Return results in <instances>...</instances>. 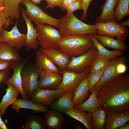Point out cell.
I'll return each mask as SVG.
<instances>
[{
	"mask_svg": "<svg viewBox=\"0 0 129 129\" xmlns=\"http://www.w3.org/2000/svg\"><path fill=\"white\" fill-rule=\"evenodd\" d=\"M3 27L0 29V36L1 34L2 29Z\"/></svg>",
	"mask_w": 129,
	"mask_h": 129,
	"instance_id": "f907efd6",
	"label": "cell"
},
{
	"mask_svg": "<svg viewBox=\"0 0 129 129\" xmlns=\"http://www.w3.org/2000/svg\"><path fill=\"white\" fill-rule=\"evenodd\" d=\"M29 59L26 58L21 62L14 61L11 67L13 70L12 76L7 80L5 84H10L14 86L19 91L22 99H29V97L25 92L22 88L21 72L23 66L28 61Z\"/></svg>",
	"mask_w": 129,
	"mask_h": 129,
	"instance_id": "7c38bea8",
	"label": "cell"
},
{
	"mask_svg": "<svg viewBox=\"0 0 129 129\" xmlns=\"http://www.w3.org/2000/svg\"><path fill=\"white\" fill-rule=\"evenodd\" d=\"M98 90L91 89L89 91L91 94L88 99L82 103L75 106L74 108L84 112L92 113L99 107V103L97 97Z\"/></svg>",
	"mask_w": 129,
	"mask_h": 129,
	"instance_id": "f1b7e54d",
	"label": "cell"
},
{
	"mask_svg": "<svg viewBox=\"0 0 129 129\" xmlns=\"http://www.w3.org/2000/svg\"><path fill=\"white\" fill-rule=\"evenodd\" d=\"M17 21L10 31L2 27L0 36V42L5 43L18 51L24 45L26 34L19 32L17 26Z\"/></svg>",
	"mask_w": 129,
	"mask_h": 129,
	"instance_id": "30bf717a",
	"label": "cell"
},
{
	"mask_svg": "<svg viewBox=\"0 0 129 129\" xmlns=\"http://www.w3.org/2000/svg\"><path fill=\"white\" fill-rule=\"evenodd\" d=\"M87 77L80 83L73 92L72 100L74 107L83 102L88 96L89 88Z\"/></svg>",
	"mask_w": 129,
	"mask_h": 129,
	"instance_id": "d4e9b609",
	"label": "cell"
},
{
	"mask_svg": "<svg viewBox=\"0 0 129 129\" xmlns=\"http://www.w3.org/2000/svg\"><path fill=\"white\" fill-rule=\"evenodd\" d=\"M126 59V57L122 55L110 59L101 78L91 89L98 90L103 84L113 77L118 75L117 74V67L120 63H124Z\"/></svg>",
	"mask_w": 129,
	"mask_h": 129,
	"instance_id": "4fadbf2b",
	"label": "cell"
},
{
	"mask_svg": "<svg viewBox=\"0 0 129 129\" xmlns=\"http://www.w3.org/2000/svg\"><path fill=\"white\" fill-rule=\"evenodd\" d=\"M60 74L41 70L38 81V87L43 89L56 88L62 80V76Z\"/></svg>",
	"mask_w": 129,
	"mask_h": 129,
	"instance_id": "e0dca14e",
	"label": "cell"
},
{
	"mask_svg": "<svg viewBox=\"0 0 129 129\" xmlns=\"http://www.w3.org/2000/svg\"><path fill=\"white\" fill-rule=\"evenodd\" d=\"M98 55L97 48L93 45L86 52L80 55L72 56L66 70L78 73L89 67Z\"/></svg>",
	"mask_w": 129,
	"mask_h": 129,
	"instance_id": "52a82bcc",
	"label": "cell"
},
{
	"mask_svg": "<svg viewBox=\"0 0 129 129\" xmlns=\"http://www.w3.org/2000/svg\"><path fill=\"white\" fill-rule=\"evenodd\" d=\"M26 6L24 12L26 17L35 23L47 24L57 27L59 19L53 18L44 12L35 4L28 0H23L21 3Z\"/></svg>",
	"mask_w": 129,
	"mask_h": 129,
	"instance_id": "8992f818",
	"label": "cell"
},
{
	"mask_svg": "<svg viewBox=\"0 0 129 129\" xmlns=\"http://www.w3.org/2000/svg\"><path fill=\"white\" fill-rule=\"evenodd\" d=\"M129 121V111L120 113L106 111L105 120L102 129H115Z\"/></svg>",
	"mask_w": 129,
	"mask_h": 129,
	"instance_id": "5bb4252c",
	"label": "cell"
},
{
	"mask_svg": "<svg viewBox=\"0 0 129 129\" xmlns=\"http://www.w3.org/2000/svg\"><path fill=\"white\" fill-rule=\"evenodd\" d=\"M64 112L70 117L82 123L87 129H93L91 122V113H86L74 108Z\"/></svg>",
	"mask_w": 129,
	"mask_h": 129,
	"instance_id": "4316f807",
	"label": "cell"
},
{
	"mask_svg": "<svg viewBox=\"0 0 129 129\" xmlns=\"http://www.w3.org/2000/svg\"><path fill=\"white\" fill-rule=\"evenodd\" d=\"M10 68H6L0 71V85L5 83L9 79L11 73Z\"/></svg>",
	"mask_w": 129,
	"mask_h": 129,
	"instance_id": "8d00e7d4",
	"label": "cell"
},
{
	"mask_svg": "<svg viewBox=\"0 0 129 129\" xmlns=\"http://www.w3.org/2000/svg\"><path fill=\"white\" fill-rule=\"evenodd\" d=\"M89 35L92 41L93 45L97 50L98 56L100 57L106 59L110 60L124 54V51L122 50H116L110 51L108 50L93 36Z\"/></svg>",
	"mask_w": 129,
	"mask_h": 129,
	"instance_id": "83f0119b",
	"label": "cell"
},
{
	"mask_svg": "<svg viewBox=\"0 0 129 129\" xmlns=\"http://www.w3.org/2000/svg\"><path fill=\"white\" fill-rule=\"evenodd\" d=\"M93 45L90 36L86 34L62 37L58 44L61 52L72 56H79L86 53Z\"/></svg>",
	"mask_w": 129,
	"mask_h": 129,
	"instance_id": "3957f363",
	"label": "cell"
},
{
	"mask_svg": "<svg viewBox=\"0 0 129 129\" xmlns=\"http://www.w3.org/2000/svg\"><path fill=\"white\" fill-rule=\"evenodd\" d=\"M106 68L99 72H89L87 77L88 83L89 90L93 88L99 81Z\"/></svg>",
	"mask_w": 129,
	"mask_h": 129,
	"instance_id": "e575fe53",
	"label": "cell"
},
{
	"mask_svg": "<svg viewBox=\"0 0 129 129\" xmlns=\"http://www.w3.org/2000/svg\"><path fill=\"white\" fill-rule=\"evenodd\" d=\"M1 85H0V88L1 87Z\"/></svg>",
	"mask_w": 129,
	"mask_h": 129,
	"instance_id": "816d5d0a",
	"label": "cell"
},
{
	"mask_svg": "<svg viewBox=\"0 0 129 129\" xmlns=\"http://www.w3.org/2000/svg\"><path fill=\"white\" fill-rule=\"evenodd\" d=\"M53 62L57 65L62 72L66 70L67 66L72 56L61 52L59 49L40 48Z\"/></svg>",
	"mask_w": 129,
	"mask_h": 129,
	"instance_id": "9a60e30c",
	"label": "cell"
},
{
	"mask_svg": "<svg viewBox=\"0 0 129 129\" xmlns=\"http://www.w3.org/2000/svg\"><path fill=\"white\" fill-rule=\"evenodd\" d=\"M47 2L46 8L47 9L51 8H53L55 6L61 8V4L60 0H44Z\"/></svg>",
	"mask_w": 129,
	"mask_h": 129,
	"instance_id": "f35d334b",
	"label": "cell"
},
{
	"mask_svg": "<svg viewBox=\"0 0 129 129\" xmlns=\"http://www.w3.org/2000/svg\"><path fill=\"white\" fill-rule=\"evenodd\" d=\"M21 15L25 21L27 27V33L24 46L28 51L31 49H37L39 43L37 39L38 34L31 21L27 18L25 13L24 9L21 8Z\"/></svg>",
	"mask_w": 129,
	"mask_h": 129,
	"instance_id": "2e32d148",
	"label": "cell"
},
{
	"mask_svg": "<svg viewBox=\"0 0 129 129\" xmlns=\"http://www.w3.org/2000/svg\"><path fill=\"white\" fill-rule=\"evenodd\" d=\"M37 39L41 48L59 49L58 43L62 37L58 30L49 25L36 23Z\"/></svg>",
	"mask_w": 129,
	"mask_h": 129,
	"instance_id": "277c9868",
	"label": "cell"
},
{
	"mask_svg": "<svg viewBox=\"0 0 129 129\" xmlns=\"http://www.w3.org/2000/svg\"><path fill=\"white\" fill-rule=\"evenodd\" d=\"M0 59L8 61L21 62L23 60L16 48L5 43L0 42Z\"/></svg>",
	"mask_w": 129,
	"mask_h": 129,
	"instance_id": "484cf974",
	"label": "cell"
},
{
	"mask_svg": "<svg viewBox=\"0 0 129 129\" xmlns=\"http://www.w3.org/2000/svg\"><path fill=\"white\" fill-rule=\"evenodd\" d=\"M110 60L103 59L98 55L89 67V72H100L107 67Z\"/></svg>",
	"mask_w": 129,
	"mask_h": 129,
	"instance_id": "836d02e7",
	"label": "cell"
},
{
	"mask_svg": "<svg viewBox=\"0 0 129 129\" xmlns=\"http://www.w3.org/2000/svg\"><path fill=\"white\" fill-rule=\"evenodd\" d=\"M23 0H4L5 7L4 17L18 21L20 12L19 4Z\"/></svg>",
	"mask_w": 129,
	"mask_h": 129,
	"instance_id": "f546056e",
	"label": "cell"
},
{
	"mask_svg": "<svg viewBox=\"0 0 129 129\" xmlns=\"http://www.w3.org/2000/svg\"><path fill=\"white\" fill-rule=\"evenodd\" d=\"M91 35L99 40L103 46L124 51H126L128 48L124 41L119 39H114L109 36L97 34Z\"/></svg>",
	"mask_w": 129,
	"mask_h": 129,
	"instance_id": "cb8c5ba5",
	"label": "cell"
},
{
	"mask_svg": "<svg viewBox=\"0 0 129 129\" xmlns=\"http://www.w3.org/2000/svg\"><path fill=\"white\" fill-rule=\"evenodd\" d=\"M92 0H82L83 12L81 19L82 21L84 20L88 16L87 13V10Z\"/></svg>",
	"mask_w": 129,
	"mask_h": 129,
	"instance_id": "74e56055",
	"label": "cell"
},
{
	"mask_svg": "<svg viewBox=\"0 0 129 129\" xmlns=\"http://www.w3.org/2000/svg\"><path fill=\"white\" fill-rule=\"evenodd\" d=\"M3 26H4L5 28L8 27L6 22H0V29Z\"/></svg>",
	"mask_w": 129,
	"mask_h": 129,
	"instance_id": "7dc6e473",
	"label": "cell"
},
{
	"mask_svg": "<svg viewBox=\"0 0 129 129\" xmlns=\"http://www.w3.org/2000/svg\"><path fill=\"white\" fill-rule=\"evenodd\" d=\"M106 111L99 107L91 113V122L93 129H102L105 122Z\"/></svg>",
	"mask_w": 129,
	"mask_h": 129,
	"instance_id": "d6a6232c",
	"label": "cell"
},
{
	"mask_svg": "<svg viewBox=\"0 0 129 129\" xmlns=\"http://www.w3.org/2000/svg\"><path fill=\"white\" fill-rule=\"evenodd\" d=\"M65 92L63 89L52 90L38 87L31 97V100L36 103L48 105Z\"/></svg>",
	"mask_w": 129,
	"mask_h": 129,
	"instance_id": "8fae6325",
	"label": "cell"
},
{
	"mask_svg": "<svg viewBox=\"0 0 129 129\" xmlns=\"http://www.w3.org/2000/svg\"><path fill=\"white\" fill-rule=\"evenodd\" d=\"M0 6H4V0H0Z\"/></svg>",
	"mask_w": 129,
	"mask_h": 129,
	"instance_id": "681fc988",
	"label": "cell"
},
{
	"mask_svg": "<svg viewBox=\"0 0 129 129\" xmlns=\"http://www.w3.org/2000/svg\"><path fill=\"white\" fill-rule=\"evenodd\" d=\"M46 127L43 118L38 115L31 114L27 117L23 129H45Z\"/></svg>",
	"mask_w": 129,
	"mask_h": 129,
	"instance_id": "4dcf8cb0",
	"label": "cell"
},
{
	"mask_svg": "<svg viewBox=\"0 0 129 129\" xmlns=\"http://www.w3.org/2000/svg\"><path fill=\"white\" fill-rule=\"evenodd\" d=\"M41 70L35 64L32 63L26 64L22 69V88L30 97L38 87V79Z\"/></svg>",
	"mask_w": 129,
	"mask_h": 129,
	"instance_id": "5b68a950",
	"label": "cell"
},
{
	"mask_svg": "<svg viewBox=\"0 0 129 129\" xmlns=\"http://www.w3.org/2000/svg\"><path fill=\"white\" fill-rule=\"evenodd\" d=\"M95 24L97 27L96 34L98 35L116 37L118 39L123 41L126 40L129 35L128 28L120 26L116 21L96 22Z\"/></svg>",
	"mask_w": 129,
	"mask_h": 129,
	"instance_id": "ba28073f",
	"label": "cell"
},
{
	"mask_svg": "<svg viewBox=\"0 0 129 129\" xmlns=\"http://www.w3.org/2000/svg\"><path fill=\"white\" fill-rule=\"evenodd\" d=\"M13 61L6 60L0 59V71L8 68L11 69Z\"/></svg>",
	"mask_w": 129,
	"mask_h": 129,
	"instance_id": "ab89813d",
	"label": "cell"
},
{
	"mask_svg": "<svg viewBox=\"0 0 129 129\" xmlns=\"http://www.w3.org/2000/svg\"><path fill=\"white\" fill-rule=\"evenodd\" d=\"M118 23L119 25L122 27H126L129 25V19H128L124 22Z\"/></svg>",
	"mask_w": 129,
	"mask_h": 129,
	"instance_id": "f6af8a7d",
	"label": "cell"
},
{
	"mask_svg": "<svg viewBox=\"0 0 129 129\" xmlns=\"http://www.w3.org/2000/svg\"><path fill=\"white\" fill-rule=\"evenodd\" d=\"M35 60V64L42 70L62 74L59 68L40 48L36 52Z\"/></svg>",
	"mask_w": 129,
	"mask_h": 129,
	"instance_id": "ac0fdd59",
	"label": "cell"
},
{
	"mask_svg": "<svg viewBox=\"0 0 129 129\" xmlns=\"http://www.w3.org/2000/svg\"><path fill=\"white\" fill-rule=\"evenodd\" d=\"M11 105L12 108L18 113L20 112V110L22 109H29L35 112L45 113L48 110L46 106L35 103L29 99H17Z\"/></svg>",
	"mask_w": 129,
	"mask_h": 129,
	"instance_id": "44dd1931",
	"label": "cell"
},
{
	"mask_svg": "<svg viewBox=\"0 0 129 129\" xmlns=\"http://www.w3.org/2000/svg\"><path fill=\"white\" fill-rule=\"evenodd\" d=\"M127 67L124 63H120L119 64L116 68L117 74L118 75L125 72L126 70Z\"/></svg>",
	"mask_w": 129,
	"mask_h": 129,
	"instance_id": "60d3db41",
	"label": "cell"
},
{
	"mask_svg": "<svg viewBox=\"0 0 129 129\" xmlns=\"http://www.w3.org/2000/svg\"><path fill=\"white\" fill-rule=\"evenodd\" d=\"M1 114L0 113V129H10L2 120L1 117Z\"/></svg>",
	"mask_w": 129,
	"mask_h": 129,
	"instance_id": "ee69618b",
	"label": "cell"
},
{
	"mask_svg": "<svg viewBox=\"0 0 129 129\" xmlns=\"http://www.w3.org/2000/svg\"><path fill=\"white\" fill-rule=\"evenodd\" d=\"M77 0H60L61 8L63 11L66 10V8L71 3Z\"/></svg>",
	"mask_w": 129,
	"mask_h": 129,
	"instance_id": "b9f144b4",
	"label": "cell"
},
{
	"mask_svg": "<svg viewBox=\"0 0 129 129\" xmlns=\"http://www.w3.org/2000/svg\"><path fill=\"white\" fill-rule=\"evenodd\" d=\"M82 9V0H77L68 5L66 8V10L67 11V14H70L76 10Z\"/></svg>",
	"mask_w": 129,
	"mask_h": 129,
	"instance_id": "d590c367",
	"label": "cell"
},
{
	"mask_svg": "<svg viewBox=\"0 0 129 129\" xmlns=\"http://www.w3.org/2000/svg\"><path fill=\"white\" fill-rule=\"evenodd\" d=\"M117 129H129V123L126 124H124L117 128Z\"/></svg>",
	"mask_w": 129,
	"mask_h": 129,
	"instance_id": "bcb514c9",
	"label": "cell"
},
{
	"mask_svg": "<svg viewBox=\"0 0 129 129\" xmlns=\"http://www.w3.org/2000/svg\"><path fill=\"white\" fill-rule=\"evenodd\" d=\"M114 11V18L117 22H120L129 15V0H118Z\"/></svg>",
	"mask_w": 129,
	"mask_h": 129,
	"instance_id": "1f68e13d",
	"label": "cell"
},
{
	"mask_svg": "<svg viewBox=\"0 0 129 129\" xmlns=\"http://www.w3.org/2000/svg\"><path fill=\"white\" fill-rule=\"evenodd\" d=\"M5 11V7L0 6V20H5L8 19L4 17Z\"/></svg>",
	"mask_w": 129,
	"mask_h": 129,
	"instance_id": "7bdbcfd3",
	"label": "cell"
},
{
	"mask_svg": "<svg viewBox=\"0 0 129 129\" xmlns=\"http://www.w3.org/2000/svg\"><path fill=\"white\" fill-rule=\"evenodd\" d=\"M31 1L35 4H38L40 3L41 1L43 0H28Z\"/></svg>",
	"mask_w": 129,
	"mask_h": 129,
	"instance_id": "c3c4849f",
	"label": "cell"
},
{
	"mask_svg": "<svg viewBox=\"0 0 129 129\" xmlns=\"http://www.w3.org/2000/svg\"><path fill=\"white\" fill-rule=\"evenodd\" d=\"M73 95L72 92H65L49 105L50 108L61 112L73 108Z\"/></svg>",
	"mask_w": 129,
	"mask_h": 129,
	"instance_id": "d6986e66",
	"label": "cell"
},
{
	"mask_svg": "<svg viewBox=\"0 0 129 129\" xmlns=\"http://www.w3.org/2000/svg\"><path fill=\"white\" fill-rule=\"evenodd\" d=\"M46 128L48 129H60L65 118L61 112L51 109L45 113L43 118Z\"/></svg>",
	"mask_w": 129,
	"mask_h": 129,
	"instance_id": "ffe728a7",
	"label": "cell"
},
{
	"mask_svg": "<svg viewBox=\"0 0 129 129\" xmlns=\"http://www.w3.org/2000/svg\"><path fill=\"white\" fill-rule=\"evenodd\" d=\"M99 107L120 113L129 111V75L116 76L99 88L97 94Z\"/></svg>",
	"mask_w": 129,
	"mask_h": 129,
	"instance_id": "6da1fadb",
	"label": "cell"
},
{
	"mask_svg": "<svg viewBox=\"0 0 129 129\" xmlns=\"http://www.w3.org/2000/svg\"><path fill=\"white\" fill-rule=\"evenodd\" d=\"M62 37L66 36L96 34L97 27L85 23L72 13L66 14L59 19L57 27Z\"/></svg>",
	"mask_w": 129,
	"mask_h": 129,
	"instance_id": "7a4b0ae2",
	"label": "cell"
},
{
	"mask_svg": "<svg viewBox=\"0 0 129 129\" xmlns=\"http://www.w3.org/2000/svg\"><path fill=\"white\" fill-rule=\"evenodd\" d=\"M118 0H106L101 7L102 12L101 15L97 17L96 22H106L115 21L114 18V8Z\"/></svg>",
	"mask_w": 129,
	"mask_h": 129,
	"instance_id": "603a6c76",
	"label": "cell"
},
{
	"mask_svg": "<svg viewBox=\"0 0 129 129\" xmlns=\"http://www.w3.org/2000/svg\"><path fill=\"white\" fill-rule=\"evenodd\" d=\"M8 88L5 89L6 93L0 102V113L2 115L5 114L7 107L17 99L19 93V91L13 85L6 84Z\"/></svg>",
	"mask_w": 129,
	"mask_h": 129,
	"instance_id": "7402d4cb",
	"label": "cell"
},
{
	"mask_svg": "<svg viewBox=\"0 0 129 129\" xmlns=\"http://www.w3.org/2000/svg\"><path fill=\"white\" fill-rule=\"evenodd\" d=\"M89 67L87 68L80 73L67 70L63 71L62 74V81L56 89H63L65 92L73 93L80 83L87 77L89 72Z\"/></svg>",
	"mask_w": 129,
	"mask_h": 129,
	"instance_id": "9c48e42d",
	"label": "cell"
}]
</instances>
